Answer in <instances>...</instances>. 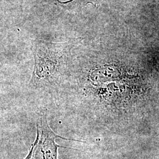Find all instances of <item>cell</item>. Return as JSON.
Wrapping results in <instances>:
<instances>
[{"instance_id":"6da1fadb","label":"cell","mask_w":159,"mask_h":159,"mask_svg":"<svg viewBox=\"0 0 159 159\" xmlns=\"http://www.w3.org/2000/svg\"><path fill=\"white\" fill-rule=\"evenodd\" d=\"M35 66L30 85L47 87L58 80L61 68V56L57 45L37 41L34 46Z\"/></svg>"},{"instance_id":"7a4b0ae2","label":"cell","mask_w":159,"mask_h":159,"mask_svg":"<svg viewBox=\"0 0 159 159\" xmlns=\"http://www.w3.org/2000/svg\"><path fill=\"white\" fill-rule=\"evenodd\" d=\"M61 138L66 140L78 141L59 136L51 130L48 125L46 114L40 116L37 121V137L28 156L25 159H58L59 146L56 139Z\"/></svg>"}]
</instances>
